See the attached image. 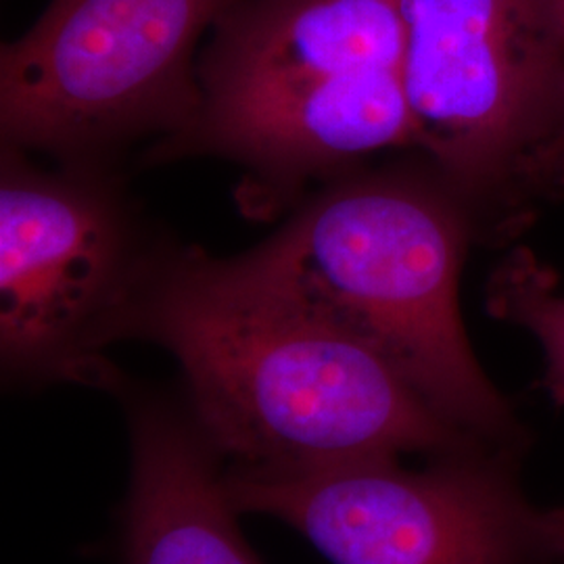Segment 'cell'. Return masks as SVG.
<instances>
[{
	"label": "cell",
	"instance_id": "1",
	"mask_svg": "<svg viewBox=\"0 0 564 564\" xmlns=\"http://www.w3.org/2000/svg\"><path fill=\"white\" fill-rule=\"evenodd\" d=\"M121 341L153 343L226 468L295 470L494 447L473 437L370 343L176 245Z\"/></svg>",
	"mask_w": 564,
	"mask_h": 564
},
{
	"label": "cell",
	"instance_id": "2",
	"mask_svg": "<svg viewBox=\"0 0 564 564\" xmlns=\"http://www.w3.org/2000/svg\"><path fill=\"white\" fill-rule=\"evenodd\" d=\"M477 220L433 167L354 170L305 195L241 256L242 282L381 351L445 419L484 444L527 449V429L468 341L460 274Z\"/></svg>",
	"mask_w": 564,
	"mask_h": 564
},
{
	"label": "cell",
	"instance_id": "3",
	"mask_svg": "<svg viewBox=\"0 0 564 564\" xmlns=\"http://www.w3.org/2000/svg\"><path fill=\"white\" fill-rule=\"evenodd\" d=\"M203 105L147 165L223 158L242 214L291 212L310 184L416 149L405 93L403 0H241L199 57Z\"/></svg>",
	"mask_w": 564,
	"mask_h": 564
},
{
	"label": "cell",
	"instance_id": "4",
	"mask_svg": "<svg viewBox=\"0 0 564 564\" xmlns=\"http://www.w3.org/2000/svg\"><path fill=\"white\" fill-rule=\"evenodd\" d=\"M0 147V368L9 387L109 391L134 303L176 242L144 220L116 167L44 170Z\"/></svg>",
	"mask_w": 564,
	"mask_h": 564
},
{
	"label": "cell",
	"instance_id": "5",
	"mask_svg": "<svg viewBox=\"0 0 564 564\" xmlns=\"http://www.w3.org/2000/svg\"><path fill=\"white\" fill-rule=\"evenodd\" d=\"M523 449L473 447L405 466L381 456L295 470H235L239 514L289 524L333 564H564L561 506L521 481Z\"/></svg>",
	"mask_w": 564,
	"mask_h": 564
},
{
	"label": "cell",
	"instance_id": "6",
	"mask_svg": "<svg viewBox=\"0 0 564 564\" xmlns=\"http://www.w3.org/2000/svg\"><path fill=\"white\" fill-rule=\"evenodd\" d=\"M241 0H51L0 53V147L116 167L176 137L203 105V34Z\"/></svg>",
	"mask_w": 564,
	"mask_h": 564
},
{
	"label": "cell",
	"instance_id": "7",
	"mask_svg": "<svg viewBox=\"0 0 564 564\" xmlns=\"http://www.w3.org/2000/svg\"><path fill=\"white\" fill-rule=\"evenodd\" d=\"M403 15L416 151L477 226L510 223L544 134V0H403Z\"/></svg>",
	"mask_w": 564,
	"mask_h": 564
},
{
	"label": "cell",
	"instance_id": "8",
	"mask_svg": "<svg viewBox=\"0 0 564 564\" xmlns=\"http://www.w3.org/2000/svg\"><path fill=\"white\" fill-rule=\"evenodd\" d=\"M109 393L123 403L130 437L121 564H262L226 494L224 460L181 389H155L121 372Z\"/></svg>",
	"mask_w": 564,
	"mask_h": 564
},
{
	"label": "cell",
	"instance_id": "9",
	"mask_svg": "<svg viewBox=\"0 0 564 564\" xmlns=\"http://www.w3.org/2000/svg\"><path fill=\"white\" fill-rule=\"evenodd\" d=\"M489 312L517 324L540 343L545 358V387L564 405V291L531 251H517L494 274L487 289Z\"/></svg>",
	"mask_w": 564,
	"mask_h": 564
},
{
	"label": "cell",
	"instance_id": "10",
	"mask_svg": "<svg viewBox=\"0 0 564 564\" xmlns=\"http://www.w3.org/2000/svg\"><path fill=\"white\" fill-rule=\"evenodd\" d=\"M550 84L544 134L529 172L524 205L564 193V0H544Z\"/></svg>",
	"mask_w": 564,
	"mask_h": 564
},
{
	"label": "cell",
	"instance_id": "11",
	"mask_svg": "<svg viewBox=\"0 0 564 564\" xmlns=\"http://www.w3.org/2000/svg\"><path fill=\"white\" fill-rule=\"evenodd\" d=\"M561 514H563V523H564V506H561Z\"/></svg>",
	"mask_w": 564,
	"mask_h": 564
}]
</instances>
